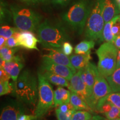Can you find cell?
I'll list each match as a JSON object with an SVG mask.
<instances>
[{
    "label": "cell",
    "mask_w": 120,
    "mask_h": 120,
    "mask_svg": "<svg viewBox=\"0 0 120 120\" xmlns=\"http://www.w3.org/2000/svg\"><path fill=\"white\" fill-rule=\"evenodd\" d=\"M111 93L112 91L107 79L98 72L94 82L92 94L88 100V106L94 111H96V108L98 101Z\"/></svg>",
    "instance_id": "8"
},
{
    "label": "cell",
    "mask_w": 120,
    "mask_h": 120,
    "mask_svg": "<svg viewBox=\"0 0 120 120\" xmlns=\"http://www.w3.org/2000/svg\"><path fill=\"white\" fill-rule=\"evenodd\" d=\"M49 51L47 55H43L47 57L56 64L66 66L71 69L75 73H76V70L71 64L70 57L62 52V49H45Z\"/></svg>",
    "instance_id": "15"
},
{
    "label": "cell",
    "mask_w": 120,
    "mask_h": 120,
    "mask_svg": "<svg viewBox=\"0 0 120 120\" xmlns=\"http://www.w3.org/2000/svg\"><path fill=\"white\" fill-rule=\"evenodd\" d=\"M117 2V4L118 5V6H119V8H120V0H116Z\"/></svg>",
    "instance_id": "45"
},
{
    "label": "cell",
    "mask_w": 120,
    "mask_h": 120,
    "mask_svg": "<svg viewBox=\"0 0 120 120\" xmlns=\"http://www.w3.org/2000/svg\"><path fill=\"white\" fill-rule=\"evenodd\" d=\"M112 31L115 38L120 36V18L113 23L112 27Z\"/></svg>",
    "instance_id": "33"
},
{
    "label": "cell",
    "mask_w": 120,
    "mask_h": 120,
    "mask_svg": "<svg viewBox=\"0 0 120 120\" xmlns=\"http://www.w3.org/2000/svg\"><path fill=\"white\" fill-rule=\"evenodd\" d=\"M57 108L59 110L61 111V112H64V113L70 111L71 110H76L74 107H73L70 102L68 103H66V104H63Z\"/></svg>",
    "instance_id": "35"
},
{
    "label": "cell",
    "mask_w": 120,
    "mask_h": 120,
    "mask_svg": "<svg viewBox=\"0 0 120 120\" xmlns=\"http://www.w3.org/2000/svg\"><path fill=\"white\" fill-rule=\"evenodd\" d=\"M114 45L117 49H120V36L115 37V40H114L113 42Z\"/></svg>",
    "instance_id": "40"
},
{
    "label": "cell",
    "mask_w": 120,
    "mask_h": 120,
    "mask_svg": "<svg viewBox=\"0 0 120 120\" xmlns=\"http://www.w3.org/2000/svg\"><path fill=\"white\" fill-rule=\"evenodd\" d=\"M92 117L91 112L87 111H77L73 115L71 120H88Z\"/></svg>",
    "instance_id": "29"
},
{
    "label": "cell",
    "mask_w": 120,
    "mask_h": 120,
    "mask_svg": "<svg viewBox=\"0 0 120 120\" xmlns=\"http://www.w3.org/2000/svg\"><path fill=\"white\" fill-rule=\"evenodd\" d=\"M13 91V83L7 81L0 82V95L1 96L5 94H11Z\"/></svg>",
    "instance_id": "28"
},
{
    "label": "cell",
    "mask_w": 120,
    "mask_h": 120,
    "mask_svg": "<svg viewBox=\"0 0 120 120\" xmlns=\"http://www.w3.org/2000/svg\"><path fill=\"white\" fill-rule=\"evenodd\" d=\"M118 49L113 43L105 42L97 49L98 58L97 69L102 76L107 78L116 69Z\"/></svg>",
    "instance_id": "6"
},
{
    "label": "cell",
    "mask_w": 120,
    "mask_h": 120,
    "mask_svg": "<svg viewBox=\"0 0 120 120\" xmlns=\"http://www.w3.org/2000/svg\"><path fill=\"white\" fill-rule=\"evenodd\" d=\"M120 13L116 0H103V17L105 23L111 21Z\"/></svg>",
    "instance_id": "16"
},
{
    "label": "cell",
    "mask_w": 120,
    "mask_h": 120,
    "mask_svg": "<svg viewBox=\"0 0 120 120\" xmlns=\"http://www.w3.org/2000/svg\"><path fill=\"white\" fill-rule=\"evenodd\" d=\"M95 42L93 40H84L79 42L75 47V52L76 54H85L91 51L94 49Z\"/></svg>",
    "instance_id": "23"
},
{
    "label": "cell",
    "mask_w": 120,
    "mask_h": 120,
    "mask_svg": "<svg viewBox=\"0 0 120 120\" xmlns=\"http://www.w3.org/2000/svg\"><path fill=\"white\" fill-rule=\"evenodd\" d=\"M25 107L19 100L7 102L1 109L0 120H17L19 115L26 113Z\"/></svg>",
    "instance_id": "10"
},
{
    "label": "cell",
    "mask_w": 120,
    "mask_h": 120,
    "mask_svg": "<svg viewBox=\"0 0 120 120\" xmlns=\"http://www.w3.org/2000/svg\"><path fill=\"white\" fill-rule=\"evenodd\" d=\"M6 46L9 48H11V49L19 47L17 39L15 38L13 36H12L10 37V38L7 39L6 41Z\"/></svg>",
    "instance_id": "34"
},
{
    "label": "cell",
    "mask_w": 120,
    "mask_h": 120,
    "mask_svg": "<svg viewBox=\"0 0 120 120\" xmlns=\"http://www.w3.org/2000/svg\"><path fill=\"white\" fill-rule=\"evenodd\" d=\"M103 0H94L85 29V36L90 40L103 41L105 21L103 17Z\"/></svg>",
    "instance_id": "5"
},
{
    "label": "cell",
    "mask_w": 120,
    "mask_h": 120,
    "mask_svg": "<svg viewBox=\"0 0 120 120\" xmlns=\"http://www.w3.org/2000/svg\"><path fill=\"white\" fill-rule=\"evenodd\" d=\"M40 42L45 49H62L63 43L69 39V36L64 26L45 19L37 30Z\"/></svg>",
    "instance_id": "2"
},
{
    "label": "cell",
    "mask_w": 120,
    "mask_h": 120,
    "mask_svg": "<svg viewBox=\"0 0 120 120\" xmlns=\"http://www.w3.org/2000/svg\"><path fill=\"white\" fill-rule=\"evenodd\" d=\"M1 24H4L9 23L11 21V19L12 18V15L10 8H8L7 7L6 4L4 2V1H1Z\"/></svg>",
    "instance_id": "24"
},
{
    "label": "cell",
    "mask_w": 120,
    "mask_h": 120,
    "mask_svg": "<svg viewBox=\"0 0 120 120\" xmlns=\"http://www.w3.org/2000/svg\"><path fill=\"white\" fill-rule=\"evenodd\" d=\"M39 4L41 3V4H49L51 2V0H38Z\"/></svg>",
    "instance_id": "43"
},
{
    "label": "cell",
    "mask_w": 120,
    "mask_h": 120,
    "mask_svg": "<svg viewBox=\"0 0 120 120\" xmlns=\"http://www.w3.org/2000/svg\"><path fill=\"white\" fill-rule=\"evenodd\" d=\"M38 101L34 112L36 120L44 116L54 105V91L51 83L40 72L38 73Z\"/></svg>",
    "instance_id": "7"
},
{
    "label": "cell",
    "mask_w": 120,
    "mask_h": 120,
    "mask_svg": "<svg viewBox=\"0 0 120 120\" xmlns=\"http://www.w3.org/2000/svg\"><path fill=\"white\" fill-rule=\"evenodd\" d=\"M70 103L74 107L76 111H87L90 112L94 111L83 99L73 92H71V93Z\"/></svg>",
    "instance_id": "20"
},
{
    "label": "cell",
    "mask_w": 120,
    "mask_h": 120,
    "mask_svg": "<svg viewBox=\"0 0 120 120\" xmlns=\"http://www.w3.org/2000/svg\"><path fill=\"white\" fill-rule=\"evenodd\" d=\"M73 0H51V2L54 5L60 6H65L70 4Z\"/></svg>",
    "instance_id": "37"
},
{
    "label": "cell",
    "mask_w": 120,
    "mask_h": 120,
    "mask_svg": "<svg viewBox=\"0 0 120 120\" xmlns=\"http://www.w3.org/2000/svg\"><path fill=\"white\" fill-rule=\"evenodd\" d=\"M0 62L1 68L5 70L10 75L13 81L16 82L24 67V61L22 58L17 55L11 61L6 62L1 58Z\"/></svg>",
    "instance_id": "12"
},
{
    "label": "cell",
    "mask_w": 120,
    "mask_h": 120,
    "mask_svg": "<svg viewBox=\"0 0 120 120\" xmlns=\"http://www.w3.org/2000/svg\"><path fill=\"white\" fill-rule=\"evenodd\" d=\"M96 120L95 119H94V118H90V120Z\"/></svg>",
    "instance_id": "47"
},
{
    "label": "cell",
    "mask_w": 120,
    "mask_h": 120,
    "mask_svg": "<svg viewBox=\"0 0 120 120\" xmlns=\"http://www.w3.org/2000/svg\"><path fill=\"white\" fill-rule=\"evenodd\" d=\"M68 89L71 92L79 95L88 104L89 96L87 91L86 87L81 78L79 71L73 75L71 79L69 81Z\"/></svg>",
    "instance_id": "14"
},
{
    "label": "cell",
    "mask_w": 120,
    "mask_h": 120,
    "mask_svg": "<svg viewBox=\"0 0 120 120\" xmlns=\"http://www.w3.org/2000/svg\"><path fill=\"white\" fill-rule=\"evenodd\" d=\"M7 40L4 37L0 36V49L6 46Z\"/></svg>",
    "instance_id": "42"
},
{
    "label": "cell",
    "mask_w": 120,
    "mask_h": 120,
    "mask_svg": "<svg viewBox=\"0 0 120 120\" xmlns=\"http://www.w3.org/2000/svg\"><path fill=\"white\" fill-rule=\"evenodd\" d=\"M71 91L67 90L62 86L58 87L54 91L53 102L54 107H58L63 104H66L70 102Z\"/></svg>",
    "instance_id": "17"
},
{
    "label": "cell",
    "mask_w": 120,
    "mask_h": 120,
    "mask_svg": "<svg viewBox=\"0 0 120 120\" xmlns=\"http://www.w3.org/2000/svg\"><path fill=\"white\" fill-rule=\"evenodd\" d=\"M17 120H36V117L34 115L22 113L19 115Z\"/></svg>",
    "instance_id": "38"
},
{
    "label": "cell",
    "mask_w": 120,
    "mask_h": 120,
    "mask_svg": "<svg viewBox=\"0 0 120 120\" xmlns=\"http://www.w3.org/2000/svg\"><path fill=\"white\" fill-rule=\"evenodd\" d=\"M117 68H120V58L118 57H117V59L116 63V69Z\"/></svg>",
    "instance_id": "44"
},
{
    "label": "cell",
    "mask_w": 120,
    "mask_h": 120,
    "mask_svg": "<svg viewBox=\"0 0 120 120\" xmlns=\"http://www.w3.org/2000/svg\"><path fill=\"white\" fill-rule=\"evenodd\" d=\"M19 30L16 27H11L9 26H1L0 28V35L6 40L12 36L15 32Z\"/></svg>",
    "instance_id": "26"
},
{
    "label": "cell",
    "mask_w": 120,
    "mask_h": 120,
    "mask_svg": "<svg viewBox=\"0 0 120 120\" xmlns=\"http://www.w3.org/2000/svg\"><path fill=\"white\" fill-rule=\"evenodd\" d=\"M76 110H71L67 112H62L57 108L56 109V116L58 120H71L72 117Z\"/></svg>",
    "instance_id": "30"
},
{
    "label": "cell",
    "mask_w": 120,
    "mask_h": 120,
    "mask_svg": "<svg viewBox=\"0 0 120 120\" xmlns=\"http://www.w3.org/2000/svg\"><path fill=\"white\" fill-rule=\"evenodd\" d=\"M91 0H77L63 14L64 23L79 34L83 32L91 9Z\"/></svg>",
    "instance_id": "3"
},
{
    "label": "cell",
    "mask_w": 120,
    "mask_h": 120,
    "mask_svg": "<svg viewBox=\"0 0 120 120\" xmlns=\"http://www.w3.org/2000/svg\"><path fill=\"white\" fill-rule=\"evenodd\" d=\"M120 18V15H117L111 21L105 23L103 31V41H105L106 42L113 43L115 37H114L113 34H112V27L114 22H116Z\"/></svg>",
    "instance_id": "22"
},
{
    "label": "cell",
    "mask_w": 120,
    "mask_h": 120,
    "mask_svg": "<svg viewBox=\"0 0 120 120\" xmlns=\"http://www.w3.org/2000/svg\"><path fill=\"white\" fill-rule=\"evenodd\" d=\"M13 21L16 27L21 31H37L41 23L42 16L31 8L19 4L10 5Z\"/></svg>",
    "instance_id": "4"
},
{
    "label": "cell",
    "mask_w": 120,
    "mask_h": 120,
    "mask_svg": "<svg viewBox=\"0 0 120 120\" xmlns=\"http://www.w3.org/2000/svg\"><path fill=\"white\" fill-rule=\"evenodd\" d=\"M13 91L17 100L31 108L36 107L38 96V82L36 77L28 70L19 75L16 82H13Z\"/></svg>",
    "instance_id": "1"
},
{
    "label": "cell",
    "mask_w": 120,
    "mask_h": 120,
    "mask_svg": "<svg viewBox=\"0 0 120 120\" xmlns=\"http://www.w3.org/2000/svg\"><path fill=\"white\" fill-rule=\"evenodd\" d=\"M103 98L120 109V92H112L103 97Z\"/></svg>",
    "instance_id": "27"
},
{
    "label": "cell",
    "mask_w": 120,
    "mask_h": 120,
    "mask_svg": "<svg viewBox=\"0 0 120 120\" xmlns=\"http://www.w3.org/2000/svg\"><path fill=\"white\" fill-rule=\"evenodd\" d=\"M106 117L109 120H114L120 117V109L115 106H112L111 109L109 112L105 114Z\"/></svg>",
    "instance_id": "31"
},
{
    "label": "cell",
    "mask_w": 120,
    "mask_h": 120,
    "mask_svg": "<svg viewBox=\"0 0 120 120\" xmlns=\"http://www.w3.org/2000/svg\"><path fill=\"white\" fill-rule=\"evenodd\" d=\"M117 57H118L119 58H120V50L118 51V56Z\"/></svg>",
    "instance_id": "46"
},
{
    "label": "cell",
    "mask_w": 120,
    "mask_h": 120,
    "mask_svg": "<svg viewBox=\"0 0 120 120\" xmlns=\"http://www.w3.org/2000/svg\"><path fill=\"white\" fill-rule=\"evenodd\" d=\"M13 36L17 39L19 46L28 49L39 50L37 47V44L40 42V40L36 38L32 32L19 31L15 32Z\"/></svg>",
    "instance_id": "13"
},
{
    "label": "cell",
    "mask_w": 120,
    "mask_h": 120,
    "mask_svg": "<svg viewBox=\"0 0 120 120\" xmlns=\"http://www.w3.org/2000/svg\"><path fill=\"white\" fill-rule=\"evenodd\" d=\"M18 50L17 48H9L6 46L0 49V56L1 58L4 61L8 62L13 59L15 53Z\"/></svg>",
    "instance_id": "25"
},
{
    "label": "cell",
    "mask_w": 120,
    "mask_h": 120,
    "mask_svg": "<svg viewBox=\"0 0 120 120\" xmlns=\"http://www.w3.org/2000/svg\"><path fill=\"white\" fill-rule=\"evenodd\" d=\"M79 71L81 78L86 87L90 98L92 94L94 82L99 72L97 67L96 66L94 63L90 62L85 68Z\"/></svg>",
    "instance_id": "11"
},
{
    "label": "cell",
    "mask_w": 120,
    "mask_h": 120,
    "mask_svg": "<svg viewBox=\"0 0 120 120\" xmlns=\"http://www.w3.org/2000/svg\"><path fill=\"white\" fill-rule=\"evenodd\" d=\"M62 51L67 56H70L73 51V47L71 43L69 42L66 41L63 43L62 46Z\"/></svg>",
    "instance_id": "32"
},
{
    "label": "cell",
    "mask_w": 120,
    "mask_h": 120,
    "mask_svg": "<svg viewBox=\"0 0 120 120\" xmlns=\"http://www.w3.org/2000/svg\"><path fill=\"white\" fill-rule=\"evenodd\" d=\"M112 92H120V68H117L112 75L106 78Z\"/></svg>",
    "instance_id": "21"
},
{
    "label": "cell",
    "mask_w": 120,
    "mask_h": 120,
    "mask_svg": "<svg viewBox=\"0 0 120 120\" xmlns=\"http://www.w3.org/2000/svg\"><path fill=\"white\" fill-rule=\"evenodd\" d=\"M41 71H49L58 75L70 81L75 73L71 68L66 66L56 64L47 57L42 56L41 65Z\"/></svg>",
    "instance_id": "9"
},
{
    "label": "cell",
    "mask_w": 120,
    "mask_h": 120,
    "mask_svg": "<svg viewBox=\"0 0 120 120\" xmlns=\"http://www.w3.org/2000/svg\"><path fill=\"white\" fill-rule=\"evenodd\" d=\"M71 64L76 70H81L85 68L90 62L91 58V51L85 54H73L70 57Z\"/></svg>",
    "instance_id": "18"
},
{
    "label": "cell",
    "mask_w": 120,
    "mask_h": 120,
    "mask_svg": "<svg viewBox=\"0 0 120 120\" xmlns=\"http://www.w3.org/2000/svg\"><path fill=\"white\" fill-rule=\"evenodd\" d=\"M11 79L10 75L3 68L0 69V82L7 81Z\"/></svg>",
    "instance_id": "36"
},
{
    "label": "cell",
    "mask_w": 120,
    "mask_h": 120,
    "mask_svg": "<svg viewBox=\"0 0 120 120\" xmlns=\"http://www.w3.org/2000/svg\"><path fill=\"white\" fill-rule=\"evenodd\" d=\"M40 73L50 83L56 85V86L67 87L68 88V81L65 78L49 71H41Z\"/></svg>",
    "instance_id": "19"
},
{
    "label": "cell",
    "mask_w": 120,
    "mask_h": 120,
    "mask_svg": "<svg viewBox=\"0 0 120 120\" xmlns=\"http://www.w3.org/2000/svg\"><path fill=\"white\" fill-rule=\"evenodd\" d=\"M92 117L96 120H120V118H116V119L114 120H109L107 118H105L103 117H102L101 116H98V115H95V116H93Z\"/></svg>",
    "instance_id": "41"
},
{
    "label": "cell",
    "mask_w": 120,
    "mask_h": 120,
    "mask_svg": "<svg viewBox=\"0 0 120 120\" xmlns=\"http://www.w3.org/2000/svg\"><path fill=\"white\" fill-rule=\"evenodd\" d=\"M23 4H26V5L34 6L39 4L38 0H18Z\"/></svg>",
    "instance_id": "39"
}]
</instances>
